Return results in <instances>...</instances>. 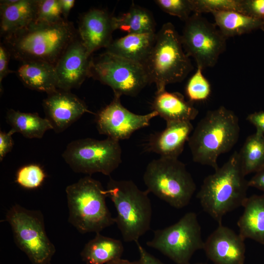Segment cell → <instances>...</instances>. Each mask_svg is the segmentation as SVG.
<instances>
[{
  "label": "cell",
  "instance_id": "1",
  "mask_svg": "<svg viewBox=\"0 0 264 264\" xmlns=\"http://www.w3.org/2000/svg\"><path fill=\"white\" fill-rule=\"evenodd\" d=\"M77 36L72 23L66 20L49 24L33 22L4 37V45L13 58L22 62L39 61L55 65Z\"/></svg>",
  "mask_w": 264,
  "mask_h": 264
},
{
  "label": "cell",
  "instance_id": "2",
  "mask_svg": "<svg viewBox=\"0 0 264 264\" xmlns=\"http://www.w3.org/2000/svg\"><path fill=\"white\" fill-rule=\"evenodd\" d=\"M215 171L204 178L197 197L203 210L219 224L225 214L243 206L249 186L237 151Z\"/></svg>",
  "mask_w": 264,
  "mask_h": 264
},
{
  "label": "cell",
  "instance_id": "3",
  "mask_svg": "<svg viewBox=\"0 0 264 264\" xmlns=\"http://www.w3.org/2000/svg\"><path fill=\"white\" fill-rule=\"evenodd\" d=\"M240 132L239 120L233 111L223 106L208 111L188 141L193 160L217 169L219 156L232 150Z\"/></svg>",
  "mask_w": 264,
  "mask_h": 264
},
{
  "label": "cell",
  "instance_id": "4",
  "mask_svg": "<svg viewBox=\"0 0 264 264\" xmlns=\"http://www.w3.org/2000/svg\"><path fill=\"white\" fill-rule=\"evenodd\" d=\"M144 66L150 83L156 86V92L165 90L169 84L182 82L193 69L180 35L171 22L164 23L156 33L154 46Z\"/></svg>",
  "mask_w": 264,
  "mask_h": 264
},
{
  "label": "cell",
  "instance_id": "5",
  "mask_svg": "<svg viewBox=\"0 0 264 264\" xmlns=\"http://www.w3.org/2000/svg\"><path fill=\"white\" fill-rule=\"evenodd\" d=\"M106 192L115 206V219L125 242H138L150 229L152 207L149 192L140 190L130 180L110 178Z\"/></svg>",
  "mask_w": 264,
  "mask_h": 264
},
{
  "label": "cell",
  "instance_id": "6",
  "mask_svg": "<svg viewBox=\"0 0 264 264\" xmlns=\"http://www.w3.org/2000/svg\"><path fill=\"white\" fill-rule=\"evenodd\" d=\"M66 192L68 221L80 233H100L115 223L106 204V190L99 181L86 176L67 186Z\"/></svg>",
  "mask_w": 264,
  "mask_h": 264
},
{
  "label": "cell",
  "instance_id": "7",
  "mask_svg": "<svg viewBox=\"0 0 264 264\" xmlns=\"http://www.w3.org/2000/svg\"><path fill=\"white\" fill-rule=\"evenodd\" d=\"M147 190L170 206H187L196 190L185 165L178 158L160 157L147 165L143 175Z\"/></svg>",
  "mask_w": 264,
  "mask_h": 264
},
{
  "label": "cell",
  "instance_id": "8",
  "mask_svg": "<svg viewBox=\"0 0 264 264\" xmlns=\"http://www.w3.org/2000/svg\"><path fill=\"white\" fill-rule=\"evenodd\" d=\"M6 220L17 246L33 264H49L56 249L47 236L42 213L18 204L10 208Z\"/></svg>",
  "mask_w": 264,
  "mask_h": 264
},
{
  "label": "cell",
  "instance_id": "9",
  "mask_svg": "<svg viewBox=\"0 0 264 264\" xmlns=\"http://www.w3.org/2000/svg\"><path fill=\"white\" fill-rule=\"evenodd\" d=\"M62 156L75 172L109 176L122 162V150L119 141L114 139L87 138L69 143Z\"/></svg>",
  "mask_w": 264,
  "mask_h": 264
},
{
  "label": "cell",
  "instance_id": "10",
  "mask_svg": "<svg viewBox=\"0 0 264 264\" xmlns=\"http://www.w3.org/2000/svg\"><path fill=\"white\" fill-rule=\"evenodd\" d=\"M204 243L197 215L190 212L174 224L154 231L146 244L176 264H190L194 253L203 249Z\"/></svg>",
  "mask_w": 264,
  "mask_h": 264
},
{
  "label": "cell",
  "instance_id": "11",
  "mask_svg": "<svg viewBox=\"0 0 264 264\" xmlns=\"http://www.w3.org/2000/svg\"><path fill=\"white\" fill-rule=\"evenodd\" d=\"M90 76L121 96H135L150 84L143 65L106 51L91 58Z\"/></svg>",
  "mask_w": 264,
  "mask_h": 264
},
{
  "label": "cell",
  "instance_id": "12",
  "mask_svg": "<svg viewBox=\"0 0 264 264\" xmlns=\"http://www.w3.org/2000/svg\"><path fill=\"white\" fill-rule=\"evenodd\" d=\"M184 22L180 39L186 54L202 70L214 66L226 49L227 38L201 14L193 13Z\"/></svg>",
  "mask_w": 264,
  "mask_h": 264
},
{
  "label": "cell",
  "instance_id": "13",
  "mask_svg": "<svg viewBox=\"0 0 264 264\" xmlns=\"http://www.w3.org/2000/svg\"><path fill=\"white\" fill-rule=\"evenodd\" d=\"M120 97L114 94L111 102L98 112L95 119L99 133L118 141L129 138L133 132L148 126L151 120L158 116L153 110L144 115L134 113L122 105Z\"/></svg>",
  "mask_w": 264,
  "mask_h": 264
},
{
  "label": "cell",
  "instance_id": "14",
  "mask_svg": "<svg viewBox=\"0 0 264 264\" xmlns=\"http://www.w3.org/2000/svg\"><path fill=\"white\" fill-rule=\"evenodd\" d=\"M91 61L90 55L77 36L55 65L58 89L70 91L79 88L90 76Z\"/></svg>",
  "mask_w": 264,
  "mask_h": 264
},
{
  "label": "cell",
  "instance_id": "15",
  "mask_svg": "<svg viewBox=\"0 0 264 264\" xmlns=\"http://www.w3.org/2000/svg\"><path fill=\"white\" fill-rule=\"evenodd\" d=\"M244 240L239 233L219 223L204 242L203 250L214 264H244Z\"/></svg>",
  "mask_w": 264,
  "mask_h": 264
},
{
  "label": "cell",
  "instance_id": "16",
  "mask_svg": "<svg viewBox=\"0 0 264 264\" xmlns=\"http://www.w3.org/2000/svg\"><path fill=\"white\" fill-rule=\"evenodd\" d=\"M43 106L45 118L57 133L65 131L85 113H92L77 96L59 89L47 94Z\"/></svg>",
  "mask_w": 264,
  "mask_h": 264
},
{
  "label": "cell",
  "instance_id": "17",
  "mask_svg": "<svg viewBox=\"0 0 264 264\" xmlns=\"http://www.w3.org/2000/svg\"><path fill=\"white\" fill-rule=\"evenodd\" d=\"M112 17L106 11L96 8L88 11L81 17L78 35L90 56L100 48H106L112 42L114 31Z\"/></svg>",
  "mask_w": 264,
  "mask_h": 264
},
{
  "label": "cell",
  "instance_id": "18",
  "mask_svg": "<svg viewBox=\"0 0 264 264\" xmlns=\"http://www.w3.org/2000/svg\"><path fill=\"white\" fill-rule=\"evenodd\" d=\"M193 130L190 121L167 122L163 131L150 136L146 148L160 157L178 158Z\"/></svg>",
  "mask_w": 264,
  "mask_h": 264
},
{
  "label": "cell",
  "instance_id": "19",
  "mask_svg": "<svg viewBox=\"0 0 264 264\" xmlns=\"http://www.w3.org/2000/svg\"><path fill=\"white\" fill-rule=\"evenodd\" d=\"M37 0H0V33L4 37L34 22Z\"/></svg>",
  "mask_w": 264,
  "mask_h": 264
},
{
  "label": "cell",
  "instance_id": "20",
  "mask_svg": "<svg viewBox=\"0 0 264 264\" xmlns=\"http://www.w3.org/2000/svg\"><path fill=\"white\" fill-rule=\"evenodd\" d=\"M152 109L166 122H191L198 114V110L193 106V102L185 100L181 93L169 92L166 89L156 92Z\"/></svg>",
  "mask_w": 264,
  "mask_h": 264
},
{
  "label": "cell",
  "instance_id": "21",
  "mask_svg": "<svg viewBox=\"0 0 264 264\" xmlns=\"http://www.w3.org/2000/svg\"><path fill=\"white\" fill-rule=\"evenodd\" d=\"M156 33L128 34L112 40L106 52L144 66L154 46Z\"/></svg>",
  "mask_w": 264,
  "mask_h": 264
},
{
  "label": "cell",
  "instance_id": "22",
  "mask_svg": "<svg viewBox=\"0 0 264 264\" xmlns=\"http://www.w3.org/2000/svg\"><path fill=\"white\" fill-rule=\"evenodd\" d=\"M17 74L23 85L30 89L47 94L58 89L55 65L53 64L39 61L23 62Z\"/></svg>",
  "mask_w": 264,
  "mask_h": 264
},
{
  "label": "cell",
  "instance_id": "23",
  "mask_svg": "<svg viewBox=\"0 0 264 264\" xmlns=\"http://www.w3.org/2000/svg\"><path fill=\"white\" fill-rule=\"evenodd\" d=\"M237 225L240 235L264 244V194L247 197Z\"/></svg>",
  "mask_w": 264,
  "mask_h": 264
},
{
  "label": "cell",
  "instance_id": "24",
  "mask_svg": "<svg viewBox=\"0 0 264 264\" xmlns=\"http://www.w3.org/2000/svg\"><path fill=\"white\" fill-rule=\"evenodd\" d=\"M123 251L121 241L98 233L85 244L80 255L87 264H107L120 259Z\"/></svg>",
  "mask_w": 264,
  "mask_h": 264
},
{
  "label": "cell",
  "instance_id": "25",
  "mask_svg": "<svg viewBox=\"0 0 264 264\" xmlns=\"http://www.w3.org/2000/svg\"><path fill=\"white\" fill-rule=\"evenodd\" d=\"M211 14L215 24L227 39L259 29L264 30V20L255 19L238 12L218 11Z\"/></svg>",
  "mask_w": 264,
  "mask_h": 264
},
{
  "label": "cell",
  "instance_id": "26",
  "mask_svg": "<svg viewBox=\"0 0 264 264\" xmlns=\"http://www.w3.org/2000/svg\"><path fill=\"white\" fill-rule=\"evenodd\" d=\"M114 30L128 34L155 33V22L148 10L138 5H131L129 10L118 17H112Z\"/></svg>",
  "mask_w": 264,
  "mask_h": 264
},
{
  "label": "cell",
  "instance_id": "27",
  "mask_svg": "<svg viewBox=\"0 0 264 264\" xmlns=\"http://www.w3.org/2000/svg\"><path fill=\"white\" fill-rule=\"evenodd\" d=\"M7 122L14 132H19L28 138H41L52 127L45 118L36 113H26L9 110L6 114Z\"/></svg>",
  "mask_w": 264,
  "mask_h": 264
},
{
  "label": "cell",
  "instance_id": "28",
  "mask_svg": "<svg viewBox=\"0 0 264 264\" xmlns=\"http://www.w3.org/2000/svg\"><path fill=\"white\" fill-rule=\"evenodd\" d=\"M239 153L245 176L263 169L264 167V133L256 131L248 136Z\"/></svg>",
  "mask_w": 264,
  "mask_h": 264
},
{
  "label": "cell",
  "instance_id": "29",
  "mask_svg": "<svg viewBox=\"0 0 264 264\" xmlns=\"http://www.w3.org/2000/svg\"><path fill=\"white\" fill-rule=\"evenodd\" d=\"M65 20L61 11L60 0H37L34 23L49 24Z\"/></svg>",
  "mask_w": 264,
  "mask_h": 264
},
{
  "label": "cell",
  "instance_id": "30",
  "mask_svg": "<svg viewBox=\"0 0 264 264\" xmlns=\"http://www.w3.org/2000/svg\"><path fill=\"white\" fill-rule=\"evenodd\" d=\"M202 70L201 68L197 67L187 84L186 94L189 101L192 102L206 100L211 93L210 84L203 75Z\"/></svg>",
  "mask_w": 264,
  "mask_h": 264
},
{
  "label": "cell",
  "instance_id": "31",
  "mask_svg": "<svg viewBox=\"0 0 264 264\" xmlns=\"http://www.w3.org/2000/svg\"><path fill=\"white\" fill-rule=\"evenodd\" d=\"M190 1L193 13L201 14L227 11L241 13V0H190Z\"/></svg>",
  "mask_w": 264,
  "mask_h": 264
},
{
  "label": "cell",
  "instance_id": "32",
  "mask_svg": "<svg viewBox=\"0 0 264 264\" xmlns=\"http://www.w3.org/2000/svg\"><path fill=\"white\" fill-rule=\"evenodd\" d=\"M45 176V173L40 166L30 164L19 169L16 181L22 187L32 189L40 186Z\"/></svg>",
  "mask_w": 264,
  "mask_h": 264
},
{
  "label": "cell",
  "instance_id": "33",
  "mask_svg": "<svg viewBox=\"0 0 264 264\" xmlns=\"http://www.w3.org/2000/svg\"><path fill=\"white\" fill-rule=\"evenodd\" d=\"M154 2L163 11L184 22L193 12L190 0H156Z\"/></svg>",
  "mask_w": 264,
  "mask_h": 264
},
{
  "label": "cell",
  "instance_id": "34",
  "mask_svg": "<svg viewBox=\"0 0 264 264\" xmlns=\"http://www.w3.org/2000/svg\"><path fill=\"white\" fill-rule=\"evenodd\" d=\"M241 13L264 20V0H241Z\"/></svg>",
  "mask_w": 264,
  "mask_h": 264
},
{
  "label": "cell",
  "instance_id": "35",
  "mask_svg": "<svg viewBox=\"0 0 264 264\" xmlns=\"http://www.w3.org/2000/svg\"><path fill=\"white\" fill-rule=\"evenodd\" d=\"M11 54L4 44H0V84L3 78L8 74L13 72L8 67V64Z\"/></svg>",
  "mask_w": 264,
  "mask_h": 264
},
{
  "label": "cell",
  "instance_id": "36",
  "mask_svg": "<svg viewBox=\"0 0 264 264\" xmlns=\"http://www.w3.org/2000/svg\"><path fill=\"white\" fill-rule=\"evenodd\" d=\"M14 133L10 130L8 132H0V160L1 161L5 155L12 150L14 141L12 135Z\"/></svg>",
  "mask_w": 264,
  "mask_h": 264
},
{
  "label": "cell",
  "instance_id": "37",
  "mask_svg": "<svg viewBox=\"0 0 264 264\" xmlns=\"http://www.w3.org/2000/svg\"><path fill=\"white\" fill-rule=\"evenodd\" d=\"M139 254L141 264H165L160 260L148 252L139 242H135Z\"/></svg>",
  "mask_w": 264,
  "mask_h": 264
},
{
  "label": "cell",
  "instance_id": "38",
  "mask_svg": "<svg viewBox=\"0 0 264 264\" xmlns=\"http://www.w3.org/2000/svg\"><path fill=\"white\" fill-rule=\"evenodd\" d=\"M246 119L256 127V131L264 133V111H257L251 113L248 115Z\"/></svg>",
  "mask_w": 264,
  "mask_h": 264
},
{
  "label": "cell",
  "instance_id": "39",
  "mask_svg": "<svg viewBox=\"0 0 264 264\" xmlns=\"http://www.w3.org/2000/svg\"><path fill=\"white\" fill-rule=\"evenodd\" d=\"M248 184L249 187L259 189L264 194V167L256 172L255 175L248 180Z\"/></svg>",
  "mask_w": 264,
  "mask_h": 264
},
{
  "label": "cell",
  "instance_id": "40",
  "mask_svg": "<svg viewBox=\"0 0 264 264\" xmlns=\"http://www.w3.org/2000/svg\"><path fill=\"white\" fill-rule=\"evenodd\" d=\"M75 2L74 0H60L62 15L65 19L67 20V17Z\"/></svg>",
  "mask_w": 264,
  "mask_h": 264
},
{
  "label": "cell",
  "instance_id": "41",
  "mask_svg": "<svg viewBox=\"0 0 264 264\" xmlns=\"http://www.w3.org/2000/svg\"><path fill=\"white\" fill-rule=\"evenodd\" d=\"M107 264H141L140 261H130L121 258L111 261Z\"/></svg>",
  "mask_w": 264,
  "mask_h": 264
},
{
  "label": "cell",
  "instance_id": "42",
  "mask_svg": "<svg viewBox=\"0 0 264 264\" xmlns=\"http://www.w3.org/2000/svg\"><path fill=\"white\" fill-rule=\"evenodd\" d=\"M207 264L203 263H196V264Z\"/></svg>",
  "mask_w": 264,
  "mask_h": 264
}]
</instances>
